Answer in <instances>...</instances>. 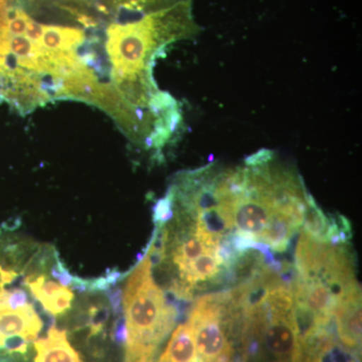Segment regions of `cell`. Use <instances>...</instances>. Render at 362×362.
Masks as SVG:
<instances>
[{
    "mask_svg": "<svg viewBox=\"0 0 362 362\" xmlns=\"http://www.w3.org/2000/svg\"><path fill=\"white\" fill-rule=\"evenodd\" d=\"M122 275L117 269H108L102 277L88 280V291H106L114 287Z\"/></svg>",
    "mask_w": 362,
    "mask_h": 362,
    "instance_id": "cell-11",
    "label": "cell"
},
{
    "mask_svg": "<svg viewBox=\"0 0 362 362\" xmlns=\"http://www.w3.org/2000/svg\"><path fill=\"white\" fill-rule=\"evenodd\" d=\"M112 4H116L119 11L126 16H143L163 11L185 1L194 0H109Z\"/></svg>",
    "mask_w": 362,
    "mask_h": 362,
    "instance_id": "cell-7",
    "label": "cell"
},
{
    "mask_svg": "<svg viewBox=\"0 0 362 362\" xmlns=\"http://www.w3.org/2000/svg\"><path fill=\"white\" fill-rule=\"evenodd\" d=\"M173 192L168 189V194L163 199L156 202L153 209V221L156 226H163L173 218Z\"/></svg>",
    "mask_w": 362,
    "mask_h": 362,
    "instance_id": "cell-10",
    "label": "cell"
},
{
    "mask_svg": "<svg viewBox=\"0 0 362 362\" xmlns=\"http://www.w3.org/2000/svg\"><path fill=\"white\" fill-rule=\"evenodd\" d=\"M151 269L148 255H145L131 274L124 291L128 332L124 362L156 356L157 349L173 329L180 316L154 282Z\"/></svg>",
    "mask_w": 362,
    "mask_h": 362,
    "instance_id": "cell-1",
    "label": "cell"
},
{
    "mask_svg": "<svg viewBox=\"0 0 362 362\" xmlns=\"http://www.w3.org/2000/svg\"><path fill=\"white\" fill-rule=\"evenodd\" d=\"M1 268H2V267H1V266H0V270H1ZM0 288H1V287H0Z\"/></svg>",
    "mask_w": 362,
    "mask_h": 362,
    "instance_id": "cell-17",
    "label": "cell"
},
{
    "mask_svg": "<svg viewBox=\"0 0 362 362\" xmlns=\"http://www.w3.org/2000/svg\"><path fill=\"white\" fill-rule=\"evenodd\" d=\"M228 292L201 297L189 313L199 362H233V350L226 334Z\"/></svg>",
    "mask_w": 362,
    "mask_h": 362,
    "instance_id": "cell-2",
    "label": "cell"
},
{
    "mask_svg": "<svg viewBox=\"0 0 362 362\" xmlns=\"http://www.w3.org/2000/svg\"><path fill=\"white\" fill-rule=\"evenodd\" d=\"M74 300V293L68 287H64L63 290L57 295L54 299H52L44 307V310L52 316L61 315L70 310L71 301Z\"/></svg>",
    "mask_w": 362,
    "mask_h": 362,
    "instance_id": "cell-9",
    "label": "cell"
},
{
    "mask_svg": "<svg viewBox=\"0 0 362 362\" xmlns=\"http://www.w3.org/2000/svg\"><path fill=\"white\" fill-rule=\"evenodd\" d=\"M109 307L106 304H93L88 310V324H89L90 335H98L104 329L105 324L109 318Z\"/></svg>",
    "mask_w": 362,
    "mask_h": 362,
    "instance_id": "cell-8",
    "label": "cell"
},
{
    "mask_svg": "<svg viewBox=\"0 0 362 362\" xmlns=\"http://www.w3.org/2000/svg\"><path fill=\"white\" fill-rule=\"evenodd\" d=\"M28 304V296L25 290L14 289L13 291L9 292L8 299H7V305L9 308L16 310Z\"/></svg>",
    "mask_w": 362,
    "mask_h": 362,
    "instance_id": "cell-16",
    "label": "cell"
},
{
    "mask_svg": "<svg viewBox=\"0 0 362 362\" xmlns=\"http://www.w3.org/2000/svg\"><path fill=\"white\" fill-rule=\"evenodd\" d=\"M35 362H83L69 342L66 331L54 325L47 331V337L35 340Z\"/></svg>",
    "mask_w": 362,
    "mask_h": 362,
    "instance_id": "cell-4",
    "label": "cell"
},
{
    "mask_svg": "<svg viewBox=\"0 0 362 362\" xmlns=\"http://www.w3.org/2000/svg\"><path fill=\"white\" fill-rule=\"evenodd\" d=\"M109 302H110L112 311L115 315H121L123 312L124 292L120 287H112L105 291Z\"/></svg>",
    "mask_w": 362,
    "mask_h": 362,
    "instance_id": "cell-14",
    "label": "cell"
},
{
    "mask_svg": "<svg viewBox=\"0 0 362 362\" xmlns=\"http://www.w3.org/2000/svg\"><path fill=\"white\" fill-rule=\"evenodd\" d=\"M128 332L127 325H126L125 316L119 315L114 322L113 331H112V338L114 341L119 345L126 344L127 341Z\"/></svg>",
    "mask_w": 362,
    "mask_h": 362,
    "instance_id": "cell-15",
    "label": "cell"
},
{
    "mask_svg": "<svg viewBox=\"0 0 362 362\" xmlns=\"http://www.w3.org/2000/svg\"><path fill=\"white\" fill-rule=\"evenodd\" d=\"M158 362H199L194 335L188 323L180 324L176 328Z\"/></svg>",
    "mask_w": 362,
    "mask_h": 362,
    "instance_id": "cell-6",
    "label": "cell"
},
{
    "mask_svg": "<svg viewBox=\"0 0 362 362\" xmlns=\"http://www.w3.org/2000/svg\"><path fill=\"white\" fill-rule=\"evenodd\" d=\"M333 318L337 323L338 337L345 347L361 349V290L352 288L338 300Z\"/></svg>",
    "mask_w": 362,
    "mask_h": 362,
    "instance_id": "cell-3",
    "label": "cell"
},
{
    "mask_svg": "<svg viewBox=\"0 0 362 362\" xmlns=\"http://www.w3.org/2000/svg\"><path fill=\"white\" fill-rule=\"evenodd\" d=\"M56 261V265L52 267L51 273L52 277L59 281V283H61V285L64 286V287H70L74 281V276L69 272L66 267L64 265L63 262L59 259L57 252Z\"/></svg>",
    "mask_w": 362,
    "mask_h": 362,
    "instance_id": "cell-13",
    "label": "cell"
},
{
    "mask_svg": "<svg viewBox=\"0 0 362 362\" xmlns=\"http://www.w3.org/2000/svg\"><path fill=\"white\" fill-rule=\"evenodd\" d=\"M28 342L25 338L20 337V335H14V337H6L2 341V346L0 349H4L6 354H20L25 356L28 349Z\"/></svg>",
    "mask_w": 362,
    "mask_h": 362,
    "instance_id": "cell-12",
    "label": "cell"
},
{
    "mask_svg": "<svg viewBox=\"0 0 362 362\" xmlns=\"http://www.w3.org/2000/svg\"><path fill=\"white\" fill-rule=\"evenodd\" d=\"M84 40L85 33L82 28L44 25L40 45L47 51L75 52L74 49L80 47Z\"/></svg>",
    "mask_w": 362,
    "mask_h": 362,
    "instance_id": "cell-5",
    "label": "cell"
}]
</instances>
